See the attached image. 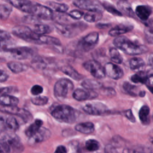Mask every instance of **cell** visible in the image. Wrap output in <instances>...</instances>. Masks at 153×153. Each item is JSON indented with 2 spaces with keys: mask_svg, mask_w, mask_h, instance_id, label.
Instances as JSON below:
<instances>
[{
  "mask_svg": "<svg viewBox=\"0 0 153 153\" xmlns=\"http://www.w3.org/2000/svg\"><path fill=\"white\" fill-rule=\"evenodd\" d=\"M113 43L117 48L128 55L141 54L148 51L146 46L135 44L124 36H117L114 39Z\"/></svg>",
  "mask_w": 153,
  "mask_h": 153,
  "instance_id": "cell-1",
  "label": "cell"
},
{
  "mask_svg": "<svg viewBox=\"0 0 153 153\" xmlns=\"http://www.w3.org/2000/svg\"><path fill=\"white\" fill-rule=\"evenodd\" d=\"M51 115L61 123H74L76 120V112L71 106L66 105H59L54 107Z\"/></svg>",
  "mask_w": 153,
  "mask_h": 153,
  "instance_id": "cell-2",
  "label": "cell"
},
{
  "mask_svg": "<svg viewBox=\"0 0 153 153\" xmlns=\"http://www.w3.org/2000/svg\"><path fill=\"white\" fill-rule=\"evenodd\" d=\"M86 27L87 25L82 22L72 24H61L57 23L55 25V27L59 34L67 38L75 36L85 30Z\"/></svg>",
  "mask_w": 153,
  "mask_h": 153,
  "instance_id": "cell-3",
  "label": "cell"
},
{
  "mask_svg": "<svg viewBox=\"0 0 153 153\" xmlns=\"http://www.w3.org/2000/svg\"><path fill=\"white\" fill-rule=\"evenodd\" d=\"M13 35L23 40L35 44H39V35L36 34L32 29L25 25H18L12 29Z\"/></svg>",
  "mask_w": 153,
  "mask_h": 153,
  "instance_id": "cell-4",
  "label": "cell"
},
{
  "mask_svg": "<svg viewBox=\"0 0 153 153\" xmlns=\"http://www.w3.org/2000/svg\"><path fill=\"white\" fill-rule=\"evenodd\" d=\"M74 84L69 79L62 78L58 80L54 86V94L58 99H63L72 91Z\"/></svg>",
  "mask_w": 153,
  "mask_h": 153,
  "instance_id": "cell-5",
  "label": "cell"
},
{
  "mask_svg": "<svg viewBox=\"0 0 153 153\" xmlns=\"http://www.w3.org/2000/svg\"><path fill=\"white\" fill-rule=\"evenodd\" d=\"M99 35L96 32L89 33L78 42V48L82 52H87L94 48L99 41Z\"/></svg>",
  "mask_w": 153,
  "mask_h": 153,
  "instance_id": "cell-6",
  "label": "cell"
},
{
  "mask_svg": "<svg viewBox=\"0 0 153 153\" xmlns=\"http://www.w3.org/2000/svg\"><path fill=\"white\" fill-rule=\"evenodd\" d=\"M73 4L78 8L89 11L102 13L104 11L103 4L98 0H74Z\"/></svg>",
  "mask_w": 153,
  "mask_h": 153,
  "instance_id": "cell-7",
  "label": "cell"
},
{
  "mask_svg": "<svg viewBox=\"0 0 153 153\" xmlns=\"http://www.w3.org/2000/svg\"><path fill=\"white\" fill-rule=\"evenodd\" d=\"M83 66L85 70L89 72L96 78L101 79L106 75L105 68L99 62L95 60H90L85 62L84 63Z\"/></svg>",
  "mask_w": 153,
  "mask_h": 153,
  "instance_id": "cell-8",
  "label": "cell"
},
{
  "mask_svg": "<svg viewBox=\"0 0 153 153\" xmlns=\"http://www.w3.org/2000/svg\"><path fill=\"white\" fill-rule=\"evenodd\" d=\"M31 14L36 17L45 20H53L54 13L50 8L41 4H33Z\"/></svg>",
  "mask_w": 153,
  "mask_h": 153,
  "instance_id": "cell-9",
  "label": "cell"
},
{
  "mask_svg": "<svg viewBox=\"0 0 153 153\" xmlns=\"http://www.w3.org/2000/svg\"><path fill=\"white\" fill-rule=\"evenodd\" d=\"M10 53V55L15 59L24 60L27 59L33 55L34 50L28 47H20L11 48L6 50Z\"/></svg>",
  "mask_w": 153,
  "mask_h": 153,
  "instance_id": "cell-10",
  "label": "cell"
},
{
  "mask_svg": "<svg viewBox=\"0 0 153 153\" xmlns=\"http://www.w3.org/2000/svg\"><path fill=\"white\" fill-rule=\"evenodd\" d=\"M82 109L85 112L92 115H101L109 112L108 106L101 102L86 104Z\"/></svg>",
  "mask_w": 153,
  "mask_h": 153,
  "instance_id": "cell-11",
  "label": "cell"
},
{
  "mask_svg": "<svg viewBox=\"0 0 153 153\" xmlns=\"http://www.w3.org/2000/svg\"><path fill=\"white\" fill-rule=\"evenodd\" d=\"M1 130H8L10 132L16 131L19 125L17 120L13 116H4L1 112Z\"/></svg>",
  "mask_w": 153,
  "mask_h": 153,
  "instance_id": "cell-12",
  "label": "cell"
},
{
  "mask_svg": "<svg viewBox=\"0 0 153 153\" xmlns=\"http://www.w3.org/2000/svg\"><path fill=\"white\" fill-rule=\"evenodd\" d=\"M1 140L5 142L10 147L15 151H22L23 149V146L20 142V139L14 133L11 132L4 134Z\"/></svg>",
  "mask_w": 153,
  "mask_h": 153,
  "instance_id": "cell-13",
  "label": "cell"
},
{
  "mask_svg": "<svg viewBox=\"0 0 153 153\" xmlns=\"http://www.w3.org/2000/svg\"><path fill=\"white\" fill-rule=\"evenodd\" d=\"M104 68L106 75L113 79H118L123 76V69L115 63L108 62L106 63Z\"/></svg>",
  "mask_w": 153,
  "mask_h": 153,
  "instance_id": "cell-14",
  "label": "cell"
},
{
  "mask_svg": "<svg viewBox=\"0 0 153 153\" xmlns=\"http://www.w3.org/2000/svg\"><path fill=\"white\" fill-rule=\"evenodd\" d=\"M97 96V93L93 90L76 88L72 92V97L78 101H84L90 99H93Z\"/></svg>",
  "mask_w": 153,
  "mask_h": 153,
  "instance_id": "cell-15",
  "label": "cell"
},
{
  "mask_svg": "<svg viewBox=\"0 0 153 153\" xmlns=\"http://www.w3.org/2000/svg\"><path fill=\"white\" fill-rule=\"evenodd\" d=\"M50 131L45 127H41L35 134L29 137V142L31 144H35L45 141L48 140L50 137Z\"/></svg>",
  "mask_w": 153,
  "mask_h": 153,
  "instance_id": "cell-16",
  "label": "cell"
},
{
  "mask_svg": "<svg viewBox=\"0 0 153 153\" xmlns=\"http://www.w3.org/2000/svg\"><path fill=\"white\" fill-rule=\"evenodd\" d=\"M10 4L19 10L31 14L33 4L29 0H6Z\"/></svg>",
  "mask_w": 153,
  "mask_h": 153,
  "instance_id": "cell-17",
  "label": "cell"
},
{
  "mask_svg": "<svg viewBox=\"0 0 153 153\" xmlns=\"http://www.w3.org/2000/svg\"><path fill=\"white\" fill-rule=\"evenodd\" d=\"M133 26L130 25H126L123 24L118 25L112 28L108 32L109 35L111 36H119L121 35L128 32L132 30Z\"/></svg>",
  "mask_w": 153,
  "mask_h": 153,
  "instance_id": "cell-18",
  "label": "cell"
},
{
  "mask_svg": "<svg viewBox=\"0 0 153 153\" xmlns=\"http://www.w3.org/2000/svg\"><path fill=\"white\" fill-rule=\"evenodd\" d=\"M135 13L136 16L142 20L146 21L148 20L150 14H151V10L145 5H138L136 8Z\"/></svg>",
  "mask_w": 153,
  "mask_h": 153,
  "instance_id": "cell-19",
  "label": "cell"
},
{
  "mask_svg": "<svg viewBox=\"0 0 153 153\" xmlns=\"http://www.w3.org/2000/svg\"><path fill=\"white\" fill-rule=\"evenodd\" d=\"M75 129L83 134H90L94 131V126L91 122H85L77 124Z\"/></svg>",
  "mask_w": 153,
  "mask_h": 153,
  "instance_id": "cell-20",
  "label": "cell"
},
{
  "mask_svg": "<svg viewBox=\"0 0 153 153\" xmlns=\"http://www.w3.org/2000/svg\"><path fill=\"white\" fill-rule=\"evenodd\" d=\"M60 70L66 75H68L69 77L75 80L78 81L83 78V76L80 74H79L72 66L70 65H67L63 66L60 68Z\"/></svg>",
  "mask_w": 153,
  "mask_h": 153,
  "instance_id": "cell-21",
  "label": "cell"
},
{
  "mask_svg": "<svg viewBox=\"0 0 153 153\" xmlns=\"http://www.w3.org/2000/svg\"><path fill=\"white\" fill-rule=\"evenodd\" d=\"M117 7L121 13H124L129 17H134V13L130 4L126 0H120L117 2Z\"/></svg>",
  "mask_w": 153,
  "mask_h": 153,
  "instance_id": "cell-22",
  "label": "cell"
},
{
  "mask_svg": "<svg viewBox=\"0 0 153 153\" xmlns=\"http://www.w3.org/2000/svg\"><path fill=\"white\" fill-rule=\"evenodd\" d=\"M42 124H43V122L42 120L39 119L35 120V121L26 129L25 130L26 135L29 137H30L31 136H32L40 129Z\"/></svg>",
  "mask_w": 153,
  "mask_h": 153,
  "instance_id": "cell-23",
  "label": "cell"
},
{
  "mask_svg": "<svg viewBox=\"0 0 153 153\" xmlns=\"http://www.w3.org/2000/svg\"><path fill=\"white\" fill-rule=\"evenodd\" d=\"M19 103V99L9 94L1 95L0 97L1 105L4 106H17Z\"/></svg>",
  "mask_w": 153,
  "mask_h": 153,
  "instance_id": "cell-24",
  "label": "cell"
},
{
  "mask_svg": "<svg viewBox=\"0 0 153 153\" xmlns=\"http://www.w3.org/2000/svg\"><path fill=\"white\" fill-rule=\"evenodd\" d=\"M81 85L85 89L90 90L99 89L102 87L101 82L96 79H86L83 80L81 82Z\"/></svg>",
  "mask_w": 153,
  "mask_h": 153,
  "instance_id": "cell-25",
  "label": "cell"
},
{
  "mask_svg": "<svg viewBox=\"0 0 153 153\" xmlns=\"http://www.w3.org/2000/svg\"><path fill=\"white\" fill-rule=\"evenodd\" d=\"M39 44H44L58 46L61 45V42L59 39L55 37L42 35H40L39 36Z\"/></svg>",
  "mask_w": 153,
  "mask_h": 153,
  "instance_id": "cell-26",
  "label": "cell"
},
{
  "mask_svg": "<svg viewBox=\"0 0 153 153\" xmlns=\"http://www.w3.org/2000/svg\"><path fill=\"white\" fill-rule=\"evenodd\" d=\"M7 66L10 69L11 71H12L13 73H15V74L20 73L26 69V65H23L20 62H16V61H12V62H8L7 63Z\"/></svg>",
  "mask_w": 153,
  "mask_h": 153,
  "instance_id": "cell-27",
  "label": "cell"
},
{
  "mask_svg": "<svg viewBox=\"0 0 153 153\" xmlns=\"http://www.w3.org/2000/svg\"><path fill=\"white\" fill-rule=\"evenodd\" d=\"M35 33L38 35H42L49 33L52 31V28L45 24H35L32 29Z\"/></svg>",
  "mask_w": 153,
  "mask_h": 153,
  "instance_id": "cell-28",
  "label": "cell"
},
{
  "mask_svg": "<svg viewBox=\"0 0 153 153\" xmlns=\"http://www.w3.org/2000/svg\"><path fill=\"white\" fill-rule=\"evenodd\" d=\"M129 65L131 70L138 72L145 66V62L140 57H133L130 60Z\"/></svg>",
  "mask_w": 153,
  "mask_h": 153,
  "instance_id": "cell-29",
  "label": "cell"
},
{
  "mask_svg": "<svg viewBox=\"0 0 153 153\" xmlns=\"http://www.w3.org/2000/svg\"><path fill=\"white\" fill-rule=\"evenodd\" d=\"M148 75H149L146 72L140 71L131 76V80L134 83H141L145 84Z\"/></svg>",
  "mask_w": 153,
  "mask_h": 153,
  "instance_id": "cell-30",
  "label": "cell"
},
{
  "mask_svg": "<svg viewBox=\"0 0 153 153\" xmlns=\"http://www.w3.org/2000/svg\"><path fill=\"white\" fill-rule=\"evenodd\" d=\"M149 108L148 106L144 105L142 106L139 112V117L143 124H147L149 121Z\"/></svg>",
  "mask_w": 153,
  "mask_h": 153,
  "instance_id": "cell-31",
  "label": "cell"
},
{
  "mask_svg": "<svg viewBox=\"0 0 153 153\" xmlns=\"http://www.w3.org/2000/svg\"><path fill=\"white\" fill-rule=\"evenodd\" d=\"M102 17V13L94 11H89L84 16V19L89 23H93L99 21Z\"/></svg>",
  "mask_w": 153,
  "mask_h": 153,
  "instance_id": "cell-32",
  "label": "cell"
},
{
  "mask_svg": "<svg viewBox=\"0 0 153 153\" xmlns=\"http://www.w3.org/2000/svg\"><path fill=\"white\" fill-rule=\"evenodd\" d=\"M49 6L51 9L59 13H66L69 10V6L66 4H62L56 2H50Z\"/></svg>",
  "mask_w": 153,
  "mask_h": 153,
  "instance_id": "cell-33",
  "label": "cell"
},
{
  "mask_svg": "<svg viewBox=\"0 0 153 153\" xmlns=\"http://www.w3.org/2000/svg\"><path fill=\"white\" fill-rule=\"evenodd\" d=\"M109 55L111 60L115 63L120 64L123 62V57L118 50L116 48H111L109 49Z\"/></svg>",
  "mask_w": 153,
  "mask_h": 153,
  "instance_id": "cell-34",
  "label": "cell"
},
{
  "mask_svg": "<svg viewBox=\"0 0 153 153\" xmlns=\"http://www.w3.org/2000/svg\"><path fill=\"white\" fill-rule=\"evenodd\" d=\"M13 8L11 5L1 4L0 6V15L2 20H6L10 16Z\"/></svg>",
  "mask_w": 153,
  "mask_h": 153,
  "instance_id": "cell-35",
  "label": "cell"
},
{
  "mask_svg": "<svg viewBox=\"0 0 153 153\" xmlns=\"http://www.w3.org/2000/svg\"><path fill=\"white\" fill-rule=\"evenodd\" d=\"M85 149L90 152H94L98 150L100 148L99 142L95 139H88L85 143Z\"/></svg>",
  "mask_w": 153,
  "mask_h": 153,
  "instance_id": "cell-36",
  "label": "cell"
},
{
  "mask_svg": "<svg viewBox=\"0 0 153 153\" xmlns=\"http://www.w3.org/2000/svg\"><path fill=\"white\" fill-rule=\"evenodd\" d=\"M103 6L104 7V9H105L108 12L110 13L112 15L117 16H122L123 14L122 13L117 10L112 4L108 2H103L102 3Z\"/></svg>",
  "mask_w": 153,
  "mask_h": 153,
  "instance_id": "cell-37",
  "label": "cell"
},
{
  "mask_svg": "<svg viewBox=\"0 0 153 153\" xmlns=\"http://www.w3.org/2000/svg\"><path fill=\"white\" fill-rule=\"evenodd\" d=\"M17 115L25 123H28L32 120V114L29 111L25 109L20 108Z\"/></svg>",
  "mask_w": 153,
  "mask_h": 153,
  "instance_id": "cell-38",
  "label": "cell"
},
{
  "mask_svg": "<svg viewBox=\"0 0 153 153\" xmlns=\"http://www.w3.org/2000/svg\"><path fill=\"white\" fill-rule=\"evenodd\" d=\"M30 100L33 105L37 106H42L47 103L48 101V97L43 96H38L32 97Z\"/></svg>",
  "mask_w": 153,
  "mask_h": 153,
  "instance_id": "cell-39",
  "label": "cell"
},
{
  "mask_svg": "<svg viewBox=\"0 0 153 153\" xmlns=\"http://www.w3.org/2000/svg\"><path fill=\"white\" fill-rule=\"evenodd\" d=\"M20 108L17 107L16 106H4L1 105V111L2 112L7 113L12 115L17 114Z\"/></svg>",
  "mask_w": 153,
  "mask_h": 153,
  "instance_id": "cell-40",
  "label": "cell"
},
{
  "mask_svg": "<svg viewBox=\"0 0 153 153\" xmlns=\"http://www.w3.org/2000/svg\"><path fill=\"white\" fill-rule=\"evenodd\" d=\"M123 88L131 96H136L137 93L136 90L137 87L134 85H132L128 82H125L123 84Z\"/></svg>",
  "mask_w": 153,
  "mask_h": 153,
  "instance_id": "cell-41",
  "label": "cell"
},
{
  "mask_svg": "<svg viewBox=\"0 0 153 153\" xmlns=\"http://www.w3.org/2000/svg\"><path fill=\"white\" fill-rule=\"evenodd\" d=\"M68 15L69 16V17L73 19H76V20H79L80 19L82 18V17L84 15V13L81 11L78 10H72L71 11H70L68 14Z\"/></svg>",
  "mask_w": 153,
  "mask_h": 153,
  "instance_id": "cell-42",
  "label": "cell"
},
{
  "mask_svg": "<svg viewBox=\"0 0 153 153\" xmlns=\"http://www.w3.org/2000/svg\"><path fill=\"white\" fill-rule=\"evenodd\" d=\"M145 38L148 42L153 44V29L147 28L145 30Z\"/></svg>",
  "mask_w": 153,
  "mask_h": 153,
  "instance_id": "cell-43",
  "label": "cell"
},
{
  "mask_svg": "<svg viewBox=\"0 0 153 153\" xmlns=\"http://www.w3.org/2000/svg\"><path fill=\"white\" fill-rule=\"evenodd\" d=\"M32 64L39 69H44L47 65L46 63L43 60V59L41 58L35 59L34 60L32 61Z\"/></svg>",
  "mask_w": 153,
  "mask_h": 153,
  "instance_id": "cell-44",
  "label": "cell"
},
{
  "mask_svg": "<svg viewBox=\"0 0 153 153\" xmlns=\"http://www.w3.org/2000/svg\"><path fill=\"white\" fill-rule=\"evenodd\" d=\"M123 153H145V151L142 147L135 146L133 148L124 149Z\"/></svg>",
  "mask_w": 153,
  "mask_h": 153,
  "instance_id": "cell-45",
  "label": "cell"
},
{
  "mask_svg": "<svg viewBox=\"0 0 153 153\" xmlns=\"http://www.w3.org/2000/svg\"><path fill=\"white\" fill-rule=\"evenodd\" d=\"M0 38H1V44H3L7 42V41L10 40V39L11 38V35L8 32L1 30L0 33Z\"/></svg>",
  "mask_w": 153,
  "mask_h": 153,
  "instance_id": "cell-46",
  "label": "cell"
},
{
  "mask_svg": "<svg viewBox=\"0 0 153 153\" xmlns=\"http://www.w3.org/2000/svg\"><path fill=\"white\" fill-rule=\"evenodd\" d=\"M146 86L148 88V90L153 93V74L148 75V79L145 83Z\"/></svg>",
  "mask_w": 153,
  "mask_h": 153,
  "instance_id": "cell-47",
  "label": "cell"
},
{
  "mask_svg": "<svg viewBox=\"0 0 153 153\" xmlns=\"http://www.w3.org/2000/svg\"><path fill=\"white\" fill-rule=\"evenodd\" d=\"M42 91H43V88L39 85H35L30 89L31 93L35 96L42 93Z\"/></svg>",
  "mask_w": 153,
  "mask_h": 153,
  "instance_id": "cell-48",
  "label": "cell"
},
{
  "mask_svg": "<svg viewBox=\"0 0 153 153\" xmlns=\"http://www.w3.org/2000/svg\"><path fill=\"white\" fill-rule=\"evenodd\" d=\"M124 115L131 122H132V123L135 122L136 120H135V118H134L131 109H128V110L124 111Z\"/></svg>",
  "mask_w": 153,
  "mask_h": 153,
  "instance_id": "cell-49",
  "label": "cell"
},
{
  "mask_svg": "<svg viewBox=\"0 0 153 153\" xmlns=\"http://www.w3.org/2000/svg\"><path fill=\"white\" fill-rule=\"evenodd\" d=\"M13 88L11 87H2L1 88V96L4 95V94H8L10 93H11L13 90Z\"/></svg>",
  "mask_w": 153,
  "mask_h": 153,
  "instance_id": "cell-50",
  "label": "cell"
},
{
  "mask_svg": "<svg viewBox=\"0 0 153 153\" xmlns=\"http://www.w3.org/2000/svg\"><path fill=\"white\" fill-rule=\"evenodd\" d=\"M105 153H118V152L113 146L108 145L105 148Z\"/></svg>",
  "mask_w": 153,
  "mask_h": 153,
  "instance_id": "cell-51",
  "label": "cell"
},
{
  "mask_svg": "<svg viewBox=\"0 0 153 153\" xmlns=\"http://www.w3.org/2000/svg\"><path fill=\"white\" fill-rule=\"evenodd\" d=\"M105 94L109 96H112L115 94V91L111 88H106L103 89Z\"/></svg>",
  "mask_w": 153,
  "mask_h": 153,
  "instance_id": "cell-52",
  "label": "cell"
},
{
  "mask_svg": "<svg viewBox=\"0 0 153 153\" xmlns=\"http://www.w3.org/2000/svg\"><path fill=\"white\" fill-rule=\"evenodd\" d=\"M54 153H67V149L63 145H59L57 146Z\"/></svg>",
  "mask_w": 153,
  "mask_h": 153,
  "instance_id": "cell-53",
  "label": "cell"
},
{
  "mask_svg": "<svg viewBox=\"0 0 153 153\" xmlns=\"http://www.w3.org/2000/svg\"><path fill=\"white\" fill-rule=\"evenodd\" d=\"M8 78V75L4 72L3 70L1 71V77H0V81L1 82H5V81H7V79Z\"/></svg>",
  "mask_w": 153,
  "mask_h": 153,
  "instance_id": "cell-54",
  "label": "cell"
},
{
  "mask_svg": "<svg viewBox=\"0 0 153 153\" xmlns=\"http://www.w3.org/2000/svg\"><path fill=\"white\" fill-rule=\"evenodd\" d=\"M149 62H150V64L153 66V57H152L151 58H150V59H149Z\"/></svg>",
  "mask_w": 153,
  "mask_h": 153,
  "instance_id": "cell-55",
  "label": "cell"
},
{
  "mask_svg": "<svg viewBox=\"0 0 153 153\" xmlns=\"http://www.w3.org/2000/svg\"><path fill=\"white\" fill-rule=\"evenodd\" d=\"M0 153H8V152H5V151L0 150Z\"/></svg>",
  "mask_w": 153,
  "mask_h": 153,
  "instance_id": "cell-56",
  "label": "cell"
},
{
  "mask_svg": "<svg viewBox=\"0 0 153 153\" xmlns=\"http://www.w3.org/2000/svg\"><path fill=\"white\" fill-rule=\"evenodd\" d=\"M152 143H153V140H152Z\"/></svg>",
  "mask_w": 153,
  "mask_h": 153,
  "instance_id": "cell-57",
  "label": "cell"
},
{
  "mask_svg": "<svg viewBox=\"0 0 153 153\" xmlns=\"http://www.w3.org/2000/svg\"><path fill=\"white\" fill-rule=\"evenodd\" d=\"M126 1H127V0H126Z\"/></svg>",
  "mask_w": 153,
  "mask_h": 153,
  "instance_id": "cell-58",
  "label": "cell"
}]
</instances>
